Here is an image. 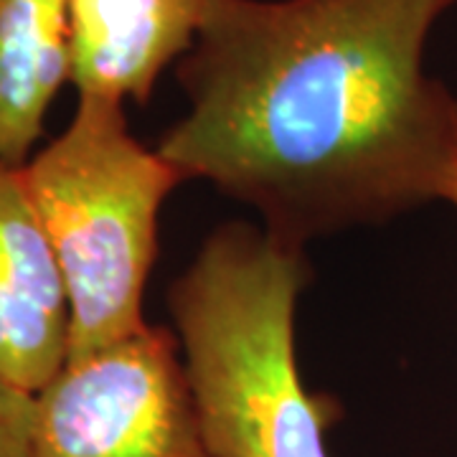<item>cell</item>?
<instances>
[{
  "label": "cell",
  "mask_w": 457,
  "mask_h": 457,
  "mask_svg": "<svg viewBox=\"0 0 457 457\" xmlns=\"http://www.w3.org/2000/svg\"><path fill=\"white\" fill-rule=\"evenodd\" d=\"M457 0H206L155 150L308 242L440 201L455 95L425 71Z\"/></svg>",
  "instance_id": "1"
},
{
  "label": "cell",
  "mask_w": 457,
  "mask_h": 457,
  "mask_svg": "<svg viewBox=\"0 0 457 457\" xmlns=\"http://www.w3.org/2000/svg\"><path fill=\"white\" fill-rule=\"evenodd\" d=\"M69 356V303L23 173L0 155V376L38 394Z\"/></svg>",
  "instance_id": "5"
},
{
  "label": "cell",
  "mask_w": 457,
  "mask_h": 457,
  "mask_svg": "<svg viewBox=\"0 0 457 457\" xmlns=\"http://www.w3.org/2000/svg\"><path fill=\"white\" fill-rule=\"evenodd\" d=\"M21 173L64 279L66 361L140 330L161 209L186 180L179 168L132 135L125 104L79 97Z\"/></svg>",
  "instance_id": "3"
},
{
  "label": "cell",
  "mask_w": 457,
  "mask_h": 457,
  "mask_svg": "<svg viewBox=\"0 0 457 457\" xmlns=\"http://www.w3.org/2000/svg\"><path fill=\"white\" fill-rule=\"evenodd\" d=\"M180 341L143 326L66 361L36 394V457H216L204 437Z\"/></svg>",
  "instance_id": "4"
},
{
  "label": "cell",
  "mask_w": 457,
  "mask_h": 457,
  "mask_svg": "<svg viewBox=\"0 0 457 457\" xmlns=\"http://www.w3.org/2000/svg\"><path fill=\"white\" fill-rule=\"evenodd\" d=\"M311 278L305 246L228 221L170 285L183 366L216 457H330L341 402L308 392L295 353V311Z\"/></svg>",
  "instance_id": "2"
},
{
  "label": "cell",
  "mask_w": 457,
  "mask_h": 457,
  "mask_svg": "<svg viewBox=\"0 0 457 457\" xmlns=\"http://www.w3.org/2000/svg\"><path fill=\"white\" fill-rule=\"evenodd\" d=\"M440 201H447L457 209V102L455 117H453V137H450V153H447V165L442 173Z\"/></svg>",
  "instance_id": "9"
},
{
  "label": "cell",
  "mask_w": 457,
  "mask_h": 457,
  "mask_svg": "<svg viewBox=\"0 0 457 457\" xmlns=\"http://www.w3.org/2000/svg\"><path fill=\"white\" fill-rule=\"evenodd\" d=\"M69 66V0H0V155L11 165L31 161Z\"/></svg>",
  "instance_id": "7"
},
{
  "label": "cell",
  "mask_w": 457,
  "mask_h": 457,
  "mask_svg": "<svg viewBox=\"0 0 457 457\" xmlns=\"http://www.w3.org/2000/svg\"><path fill=\"white\" fill-rule=\"evenodd\" d=\"M36 394L0 376V457H36Z\"/></svg>",
  "instance_id": "8"
},
{
  "label": "cell",
  "mask_w": 457,
  "mask_h": 457,
  "mask_svg": "<svg viewBox=\"0 0 457 457\" xmlns=\"http://www.w3.org/2000/svg\"><path fill=\"white\" fill-rule=\"evenodd\" d=\"M206 0H69V84L79 97L147 104L194 49Z\"/></svg>",
  "instance_id": "6"
}]
</instances>
